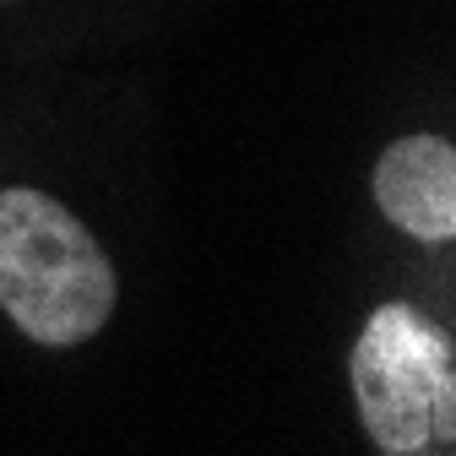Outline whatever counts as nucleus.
<instances>
[{
	"mask_svg": "<svg viewBox=\"0 0 456 456\" xmlns=\"http://www.w3.org/2000/svg\"><path fill=\"white\" fill-rule=\"evenodd\" d=\"M120 299L103 245L87 223L44 191H0V310L44 348L98 337Z\"/></svg>",
	"mask_w": 456,
	"mask_h": 456,
	"instance_id": "f257e3e1",
	"label": "nucleus"
},
{
	"mask_svg": "<svg viewBox=\"0 0 456 456\" xmlns=\"http://www.w3.org/2000/svg\"><path fill=\"white\" fill-rule=\"evenodd\" d=\"M354 403L386 456H419L456 435V354L451 337L413 305H380L354 342Z\"/></svg>",
	"mask_w": 456,
	"mask_h": 456,
	"instance_id": "f03ea898",
	"label": "nucleus"
},
{
	"mask_svg": "<svg viewBox=\"0 0 456 456\" xmlns=\"http://www.w3.org/2000/svg\"><path fill=\"white\" fill-rule=\"evenodd\" d=\"M375 201L391 228L419 245L456 234V147L445 136H403L375 163Z\"/></svg>",
	"mask_w": 456,
	"mask_h": 456,
	"instance_id": "7ed1b4c3",
	"label": "nucleus"
}]
</instances>
